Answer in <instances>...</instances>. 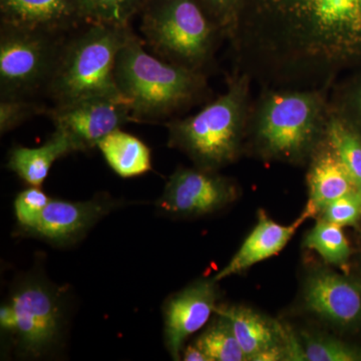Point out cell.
Instances as JSON below:
<instances>
[{"label": "cell", "instance_id": "6da1fadb", "mask_svg": "<svg viewBox=\"0 0 361 361\" xmlns=\"http://www.w3.org/2000/svg\"><path fill=\"white\" fill-rule=\"evenodd\" d=\"M254 1V18L234 37L281 75L327 80L361 61V0Z\"/></svg>", "mask_w": 361, "mask_h": 361}, {"label": "cell", "instance_id": "7c38bea8", "mask_svg": "<svg viewBox=\"0 0 361 361\" xmlns=\"http://www.w3.org/2000/svg\"><path fill=\"white\" fill-rule=\"evenodd\" d=\"M217 282L200 279L168 299L164 307V338L171 357L180 360L188 337L199 331L217 308Z\"/></svg>", "mask_w": 361, "mask_h": 361}, {"label": "cell", "instance_id": "2e32d148", "mask_svg": "<svg viewBox=\"0 0 361 361\" xmlns=\"http://www.w3.org/2000/svg\"><path fill=\"white\" fill-rule=\"evenodd\" d=\"M308 218L307 214L302 212L292 224L281 225L268 217L264 211H259L257 224L244 240L229 263L218 272L214 280L216 282L222 281L277 255L287 246L298 228Z\"/></svg>", "mask_w": 361, "mask_h": 361}, {"label": "cell", "instance_id": "ffe728a7", "mask_svg": "<svg viewBox=\"0 0 361 361\" xmlns=\"http://www.w3.org/2000/svg\"><path fill=\"white\" fill-rule=\"evenodd\" d=\"M327 145L343 164L360 189L361 186V135L345 118L329 116L325 130Z\"/></svg>", "mask_w": 361, "mask_h": 361}, {"label": "cell", "instance_id": "4dcf8cb0", "mask_svg": "<svg viewBox=\"0 0 361 361\" xmlns=\"http://www.w3.org/2000/svg\"><path fill=\"white\" fill-rule=\"evenodd\" d=\"M360 193H361V186H360Z\"/></svg>", "mask_w": 361, "mask_h": 361}, {"label": "cell", "instance_id": "277c9868", "mask_svg": "<svg viewBox=\"0 0 361 361\" xmlns=\"http://www.w3.org/2000/svg\"><path fill=\"white\" fill-rule=\"evenodd\" d=\"M248 75L235 78L227 92L205 108L167 123L168 145L186 154L197 168L217 171L236 160L243 141Z\"/></svg>", "mask_w": 361, "mask_h": 361}, {"label": "cell", "instance_id": "3957f363", "mask_svg": "<svg viewBox=\"0 0 361 361\" xmlns=\"http://www.w3.org/2000/svg\"><path fill=\"white\" fill-rule=\"evenodd\" d=\"M130 32V26L85 23L66 35L44 90L52 108L96 99L126 102L116 85L115 65Z\"/></svg>", "mask_w": 361, "mask_h": 361}, {"label": "cell", "instance_id": "f546056e", "mask_svg": "<svg viewBox=\"0 0 361 361\" xmlns=\"http://www.w3.org/2000/svg\"><path fill=\"white\" fill-rule=\"evenodd\" d=\"M351 116L361 127V87L356 90L350 104Z\"/></svg>", "mask_w": 361, "mask_h": 361}, {"label": "cell", "instance_id": "ac0fdd59", "mask_svg": "<svg viewBox=\"0 0 361 361\" xmlns=\"http://www.w3.org/2000/svg\"><path fill=\"white\" fill-rule=\"evenodd\" d=\"M78 152L63 130L56 129L47 142L37 148L14 147L9 152L7 168L30 186L40 187L59 159Z\"/></svg>", "mask_w": 361, "mask_h": 361}, {"label": "cell", "instance_id": "9c48e42d", "mask_svg": "<svg viewBox=\"0 0 361 361\" xmlns=\"http://www.w3.org/2000/svg\"><path fill=\"white\" fill-rule=\"evenodd\" d=\"M238 191L215 171L179 168L169 178L159 208L180 217H197L219 211L236 200Z\"/></svg>", "mask_w": 361, "mask_h": 361}, {"label": "cell", "instance_id": "4fadbf2b", "mask_svg": "<svg viewBox=\"0 0 361 361\" xmlns=\"http://www.w3.org/2000/svg\"><path fill=\"white\" fill-rule=\"evenodd\" d=\"M305 310L339 329L361 323V284L334 271H313L303 288Z\"/></svg>", "mask_w": 361, "mask_h": 361}, {"label": "cell", "instance_id": "484cf974", "mask_svg": "<svg viewBox=\"0 0 361 361\" xmlns=\"http://www.w3.org/2000/svg\"><path fill=\"white\" fill-rule=\"evenodd\" d=\"M51 198L40 189L30 186L20 192L14 200V212L18 224L30 232L37 225Z\"/></svg>", "mask_w": 361, "mask_h": 361}, {"label": "cell", "instance_id": "5bb4252c", "mask_svg": "<svg viewBox=\"0 0 361 361\" xmlns=\"http://www.w3.org/2000/svg\"><path fill=\"white\" fill-rule=\"evenodd\" d=\"M1 25L68 35L85 25L78 0H0Z\"/></svg>", "mask_w": 361, "mask_h": 361}, {"label": "cell", "instance_id": "83f0119b", "mask_svg": "<svg viewBox=\"0 0 361 361\" xmlns=\"http://www.w3.org/2000/svg\"><path fill=\"white\" fill-rule=\"evenodd\" d=\"M213 14L214 23L232 35L235 27V11L238 0H203Z\"/></svg>", "mask_w": 361, "mask_h": 361}, {"label": "cell", "instance_id": "8fae6325", "mask_svg": "<svg viewBox=\"0 0 361 361\" xmlns=\"http://www.w3.org/2000/svg\"><path fill=\"white\" fill-rule=\"evenodd\" d=\"M47 115L56 129L63 130L71 137L78 152L97 148L104 137L134 122L127 102L113 99H89L63 108H51Z\"/></svg>", "mask_w": 361, "mask_h": 361}, {"label": "cell", "instance_id": "ba28073f", "mask_svg": "<svg viewBox=\"0 0 361 361\" xmlns=\"http://www.w3.org/2000/svg\"><path fill=\"white\" fill-rule=\"evenodd\" d=\"M14 323L11 334L18 350L40 357L58 345L65 326L61 294L51 285L30 279L18 286L8 302Z\"/></svg>", "mask_w": 361, "mask_h": 361}, {"label": "cell", "instance_id": "f1b7e54d", "mask_svg": "<svg viewBox=\"0 0 361 361\" xmlns=\"http://www.w3.org/2000/svg\"><path fill=\"white\" fill-rule=\"evenodd\" d=\"M183 360L186 361H210L208 356L199 348L196 343L190 344L183 349Z\"/></svg>", "mask_w": 361, "mask_h": 361}, {"label": "cell", "instance_id": "cb8c5ba5", "mask_svg": "<svg viewBox=\"0 0 361 361\" xmlns=\"http://www.w3.org/2000/svg\"><path fill=\"white\" fill-rule=\"evenodd\" d=\"M305 361L361 360V349L349 345L336 337L302 331L300 334Z\"/></svg>", "mask_w": 361, "mask_h": 361}, {"label": "cell", "instance_id": "52a82bcc", "mask_svg": "<svg viewBox=\"0 0 361 361\" xmlns=\"http://www.w3.org/2000/svg\"><path fill=\"white\" fill-rule=\"evenodd\" d=\"M66 37L1 25L0 99L44 92Z\"/></svg>", "mask_w": 361, "mask_h": 361}, {"label": "cell", "instance_id": "5b68a950", "mask_svg": "<svg viewBox=\"0 0 361 361\" xmlns=\"http://www.w3.org/2000/svg\"><path fill=\"white\" fill-rule=\"evenodd\" d=\"M326 103L317 90H280L266 94L253 120L255 144L263 155L286 161L315 151L326 130Z\"/></svg>", "mask_w": 361, "mask_h": 361}, {"label": "cell", "instance_id": "d6986e66", "mask_svg": "<svg viewBox=\"0 0 361 361\" xmlns=\"http://www.w3.org/2000/svg\"><path fill=\"white\" fill-rule=\"evenodd\" d=\"M111 170L122 178L137 177L152 170L151 149L139 137L114 130L97 145Z\"/></svg>", "mask_w": 361, "mask_h": 361}, {"label": "cell", "instance_id": "9a60e30c", "mask_svg": "<svg viewBox=\"0 0 361 361\" xmlns=\"http://www.w3.org/2000/svg\"><path fill=\"white\" fill-rule=\"evenodd\" d=\"M114 206L115 203L103 198L85 202L51 199L30 233L59 245L71 243L84 236Z\"/></svg>", "mask_w": 361, "mask_h": 361}, {"label": "cell", "instance_id": "603a6c76", "mask_svg": "<svg viewBox=\"0 0 361 361\" xmlns=\"http://www.w3.org/2000/svg\"><path fill=\"white\" fill-rule=\"evenodd\" d=\"M85 23L128 27L146 0H78Z\"/></svg>", "mask_w": 361, "mask_h": 361}, {"label": "cell", "instance_id": "e0dca14e", "mask_svg": "<svg viewBox=\"0 0 361 361\" xmlns=\"http://www.w3.org/2000/svg\"><path fill=\"white\" fill-rule=\"evenodd\" d=\"M327 147L313 159L308 173L310 196L303 212L310 218L319 215L336 199L360 190L343 164Z\"/></svg>", "mask_w": 361, "mask_h": 361}, {"label": "cell", "instance_id": "30bf717a", "mask_svg": "<svg viewBox=\"0 0 361 361\" xmlns=\"http://www.w3.org/2000/svg\"><path fill=\"white\" fill-rule=\"evenodd\" d=\"M215 313L230 320L248 361H305L300 337L277 320L245 306L218 305Z\"/></svg>", "mask_w": 361, "mask_h": 361}, {"label": "cell", "instance_id": "4316f807", "mask_svg": "<svg viewBox=\"0 0 361 361\" xmlns=\"http://www.w3.org/2000/svg\"><path fill=\"white\" fill-rule=\"evenodd\" d=\"M320 219L344 227L353 226L361 219L360 190L345 195L329 204L319 214Z\"/></svg>", "mask_w": 361, "mask_h": 361}, {"label": "cell", "instance_id": "7402d4cb", "mask_svg": "<svg viewBox=\"0 0 361 361\" xmlns=\"http://www.w3.org/2000/svg\"><path fill=\"white\" fill-rule=\"evenodd\" d=\"M303 247L317 252L327 264L342 267L348 262L351 249L342 227L319 219L306 234Z\"/></svg>", "mask_w": 361, "mask_h": 361}, {"label": "cell", "instance_id": "44dd1931", "mask_svg": "<svg viewBox=\"0 0 361 361\" xmlns=\"http://www.w3.org/2000/svg\"><path fill=\"white\" fill-rule=\"evenodd\" d=\"M195 343L210 361H248L230 320L216 313L214 320Z\"/></svg>", "mask_w": 361, "mask_h": 361}, {"label": "cell", "instance_id": "7a4b0ae2", "mask_svg": "<svg viewBox=\"0 0 361 361\" xmlns=\"http://www.w3.org/2000/svg\"><path fill=\"white\" fill-rule=\"evenodd\" d=\"M115 78L135 123L166 120L196 102L206 89L204 73L149 54L133 32L116 56Z\"/></svg>", "mask_w": 361, "mask_h": 361}, {"label": "cell", "instance_id": "8992f818", "mask_svg": "<svg viewBox=\"0 0 361 361\" xmlns=\"http://www.w3.org/2000/svg\"><path fill=\"white\" fill-rule=\"evenodd\" d=\"M142 42L152 54L203 73L213 56L218 27L195 0H146Z\"/></svg>", "mask_w": 361, "mask_h": 361}, {"label": "cell", "instance_id": "d4e9b609", "mask_svg": "<svg viewBox=\"0 0 361 361\" xmlns=\"http://www.w3.org/2000/svg\"><path fill=\"white\" fill-rule=\"evenodd\" d=\"M47 111L49 109L33 99H0V133L6 134L32 116L47 115Z\"/></svg>", "mask_w": 361, "mask_h": 361}]
</instances>
